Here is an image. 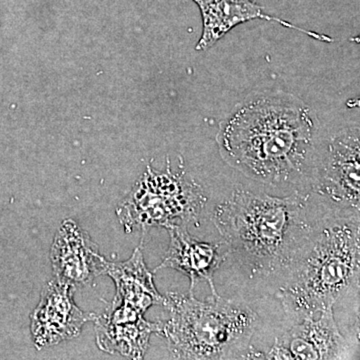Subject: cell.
I'll list each match as a JSON object with an SVG mask.
<instances>
[{"label":"cell","mask_w":360,"mask_h":360,"mask_svg":"<svg viewBox=\"0 0 360 360\" xmlns=\"http://www.w3.org/2000/svg\"><path fill=\"white\" fill-rule=\"evenodd\" d=\"M202 14L203 30L196 51H205L219 41L232 28L253 20L276 21L285 27L293 28L309 37L324 42H331L328 35L302 30L288 21L264 13V9L252 0H194Z\"/></svg>","instance_id":"7c38bea8"},{"label":"cell","mask_w":360,"mask_h":360,"mask_svg":"<svg viewBox=\"0 0 360 360\" xmlns=\"http://www.w3.org/2000/svg\"><path fill=\"white\" fill-rule=\"evenodd\" d=\"M170 319L158 335L175 359H262L250 347L257 314L245 303L212 295L196 300L193 292H169L163 304Z\"/></svg>","instance_id":"277c9868"},{"label":"cell","mask_w":360,"mask_h":360,"mask_svg":"<svg viewBox=\"0 0 360 360\" xmlns=\"http://www.w3.org/2000/svg\"><path fill=\"white\" fill-rule=\"evenodd\" d=\"M359 132L331 139L326 155L315 165L312 191L324 201L329 215L359 214Z\"/></svg>","instance_id":"8992f818"},{"label":"cell","mask_w":360,"mask_h":360,"mask_svg":"<svg viewBox=\"0 0 360 360\" xmlns=\"http://www.w3.org/2000/svg\"><path fill=\"white\" fill-rule=\"evenodd\" d=\"M54 279L73 290L84 288L106 274L108 262L96 243L73 219L60 224L51 250Z\"/></svg>","instance_id":"ba28073f"},{"label":"cell","mask_w":360,"mask_h":360,"mask_svg":"<svg viewBox=\"0 0 360 360\" xmlns=\"http://www.w3.org/2000/svg\"><path fill=\"white\" fill-rule=\"evenodd\" d=\"M106 274L115 284L116 302L127 303L143 314L153 305L163 304L165 297L156 290L141 248H135L127 262H108Z\"/></svg>","instance_id":"4fadbf2b"},{"label":"cell","mask_w":360,"mask_h":360,"mask_svg":"<svg viewBox=\"0 0 360 360\" xmlns=\"http://www.w3.org/2000/svg\"><path fill=\"white\" fill-rule=\"evenodd\" d=\"M73 292L71 286L56 279L44 286L30 315V330L37 349L77 338L84 324L94 321L96 314H86L75 304Z\"/></svg>","instance_id":"9c48e42d"},{"label":"cell","mask_w":360,"mask_h":360,"mask_svg":"<svg viewBox=\"0 0 360 360\" xmlns=\"http://www.w3.org/2000/svg\"><path fill=\"white\" fill-rule=\"evenodd\" d=\"M314 124L300 101L262 96L238 105L219 134L222 158L250 179L293 184L312 160Z\"/></svg>","instance_id":"6da1fadb"},{"label":"cell","mask_w":360,"mask_h":360,"mask_svg":"<svg viewBox=\"0 0 360 360\" xmlns=\"http://www.w3.org/2000/svg\"><path fill=\"white\" fill-rule=\"evenodd\" d=\"M347 350L331 307L295 322L276 338L264 359H345Z\"/></svg>","instance_id":"52a82bcc"},{"label":"cell","mask_w":360,"mask_h":360,"mask_svg":"<svg viewBox=\"0 0 360 360\" xmlns=\"http://www.w3.org/2000/svg\"><path fill=\"white\" fill-rule=\"evenodd\" d=\"M359 214L328 215L284 274L277 297L295 322L335 307L359 283Z\"/></svg>","instance_id":"3957f363"},{"label":"cell","mask_w":360,"mask_h":360,"mask_svg":"<svg viewBox=\"0 0 360 360\" xmlns=\"http://www.w3.org/2000/svg\"><path fill=\"white\" fill-rule=\"evenodd\" d=\"M206 205L205 194L186 172L174 174L168 162L165 172L148 165L146 174L135 184L129 196L116 210L118 219L127 233L146 232L153 227L196 224Z\"/></svg>","instance_id":"5b68a950"},{"label":"cell","mask_w":360,"mask_h":360,"mask_svg":"<svg viewBox=\"0 0 360 360\" xmlns=\"http://www.w3.org/2000/svg\"><path fill=\"white\" fill-rule=\"evenodd\" d=\"M212 220L227 252L260 276L285 274L316 224L309 219L307 196L279 198L243 188L215 207Z\"/></svg>","instance_id":"7a4b0ae2"},{"label":"cell","mask_w":360,"mask_h":360,"mask_svg":"<svg viewBox=\"0 0 360 360\" xmlns=\"http://www.w3.org/2000/svg\"><path fill=\"white\" fill-rule=\"evenodd\" d=\"M167 229L170 238L169 248L155 272L162 269L177 270L191 279L189 292H193L200 281H205L210 284L212 295H219L213 277L224 262L226 253H222L219 245L196 240L187 231L186 224H170Z\"/></svg>","instance_id":"8fae6325"},{"label":"cell","mask_w":360,"mask_h":360,"mask_svg":"<svg viewBox=\"0 0 360 360\" xmlns=\"http://www.w3.org/2000/svg\"><path fill=\"white\" fill-rule=\"evenodd\" d=\"M143 315L127 303L112 300L103 314L94 317L97 347L127 359H144L150 335L160 333V322H149Z\"/></svg>","instance_id":"30bf717a"}]
</instances>
